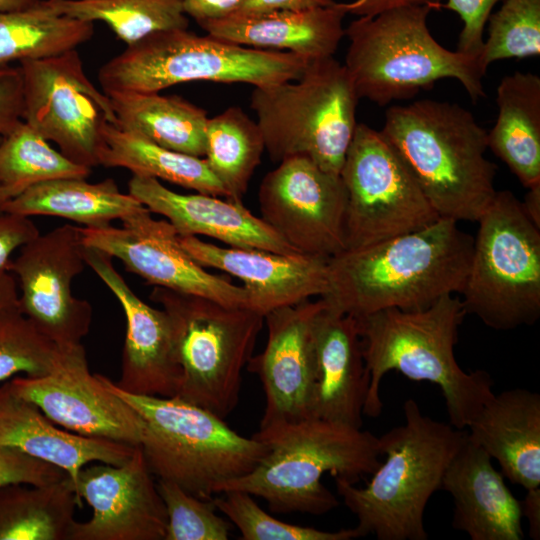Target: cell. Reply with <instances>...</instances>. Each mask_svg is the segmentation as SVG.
Listing matches in <instances>:
<instances>
[{
	"label": "cell",
	"mask_w": 540,
	"mask_h": 540,
	"mask_svg": "<svg viewBox=\"0 0 540 540\" xmlns=\"http://www.w3.org/2000/svg\"><path fill=\"white\" fill-rule=\"evenodd\" d=\"M474 238L458 222L439 218L406 234L328 259L329 292L321 297L354 318L389 308L418 310L460 293Z\"/></svg>",
	"instance_id": "1"
},
{
	"label": "cell",
	"mask_w": 540,
	"mask_h": 540,
	"mask_svg": "<svg viewBox=\"0 0 540 540\" xmlns=\"http://www.w3.org/2000/svg\"><path fill=\"white\" fill-rule=\"evenodd\" d=\"M465 315L460 297L450 294L423 309L389 308L355 318L370 375L363 414H381V381L396 370L411 380L437 385L449 423L466 429L494 392L488 372H466L456 360L454 349Z\"/></svg>",
	"instance_id": "2"
},
{
	"label": "cell",
	"mask_w": 540,
	"mask_h": 540,
	"mask_svg": "<svg viewBox=\"0 0 540 540\" xmlns=\"http://www.w3.org/2000/svg\"><path fill=\"white\" fill-rule=\"evenodd\" d=\"M380 133L440 218L477 222L493 200L497 167L485 157L487 131L455 103L393 105Z\"/></svg>",
	"instance_id": "3"
},
{
	"label": "cell",
	"mask_w": 540,
	"mask_h": 540,
	"mask_svg": "<svg viewBox=\"0 0 540 540\" xmlns=\"http://www.w3.org/2000/svg\"><path fill=\"white\" fill-rule=\"evenodd\" d=\"M403 411L404 423L378 437L385 460L365 487L334 478L363 537L426 540V505L441 489L449 464L467 439L466 429L424 415L413 399L404 402Z\"/></svg>",
	"instance_id": "4"
},
{
	"label": "cell",
	"mask_w": 540,
	"mask_h": 540,
	"mask_svg": "<svg viewBox=\"0 0 540 540\" xmlns=\"http://www.w3.org/2000/svg\"><path fill=\"white\" fill-rule=\"evenodd\" d=\"M253 437L266 443V455L251 472L217 484L214 492H248L276 513H328L339 500L321 482L324 474L355 484L381 463L378 437L318 418L258 431Z\"/></svg>",
	"instance_id": "5"
},
{
	"label": "cell",
	"mask_w": 540,
	"mask_h": 540,
	"mask_svg": "<svg viewBox=\"0 0 540 540\" xmlns=\"http://www.w3.org/2000/svg\"><path fill=\"white\" fill-rule=\"evenodd\" d=\"M428 6L359 17L345 28V64L360 99L386 106L411 99L437 80H458L473 101L485 96L480 55L444 48L429 31Z\"/></svg>",
	"instance_id": "6"
},
{
	"label": "cell",
	"mask_w": 540,
	"mask_h": 540,
	"mask_svg": "<svg viewBox=\"0 0 540 540\" xmlns=\"http://www.w3.org/2000/svg\"><path fill=\"white\" fill-rule=\"evenodd\" d=\"M101 381L141 417L140 446L152 474L211 500L215 486L251 472L267 453L265 442L246 438L224 419L177 396L134 395Z\"/></svg>",
	"instance_id": "7"
},
{
	"label": "cell",
	"mask_w": 540,
	"mask_h": 540,
	"mask_svg": "<svg viewBox=\"0 0 540 540\" xmlns=\"http://www.w3.org/2000/svg\"><path fill=\"white\" fill-rule=\"evenodd\" d=\"M310 61L291 52L251 48L188 29L155 32L98 71L103 91L160 92L196 80L267 86L297 79Z\"/></svg>",
	"instance_id": "8"
},
{
	"label": "cell",
	"mask_w": 540,
	"mask_h": 540,
	"mask_svg": "<svg viewBox=\"0 0 540 540\" xmlns=\"http://www.w3.org/2000/svg\"><path fill=\"white\" fill-rule=\"evenodd\" d=\"M359 100L346 67L331 56L310 61L295 80L254 87L250 105L273 161L302 156L340 175Z\"/></svg>",
	"instance_id": "9"
},
{
	"label": "cell",
	"mask_w": 540,
	"mask_h": 540,
	"mask_svg": "<svg viewBox=\"0 0 540 540\" xmlns=\"http://www.w3.org/2000/svg\"><path fill=\"white\" fill-rule=\"evenodd\" d=\"M167 313L182 375L176 396L225 419L237 406L242 371L253 356L264 316L245 307L154 287Z\"/></svg>",
	"instance_id": "10"
},
{
	"label": "cell",
	"mask_w": 540,
	"mask_h": 540,
	"mask_svg": "<svg viewBox=\"0 0 540 540\" xmlns=\"http://www.w3.org/2000/svg\"><path fill=\"white\" fill-rule=\"evenodd\" d=\"M477 223L460 292L466 314L494 330L535 324L540 317V229L508 190L496 192Z\"/></svg>",
	"instance_id": "11"
},
{
	"label": "cell",
	"mask_w": 540,
	"mask_h": 540,
	"mask_svg": "<svg viewBox=\"0 0 540 540\" xmlns=\"http://www.w3.org/2000/svg\"><path fill=\"white\" fill-rule=\"evenodd\" d=\"M340 176L346 250L422 229L440 217L380 131L358 123Z\"/></svg>",
	"instance_id": "12"
},
{
	"label": "cell",
	"mask_w": 540,
	"mask_h": 540,
	"mask_svg": "<svg viewBox=\"0 0 540 540\" xmlns=\"http://www.w3.org/2000/svg\"><path fill=\"white\" fill-rule=\"evenodd\" d=\"M20 69L23 121L73 162L98 166L103 128L116 117L108 95L87 77L78 51L24 61Z\"/></svg>",
	"instance_id": "13"
},
{
	"label": "cell",
	"mask_w": 540,
	"mask_h": 540,
	"mask_svg": "<svg viewBox=\"0 0 540 540\" xmlns=\"http://www.w3.org/2000/svg\"><path fill=\"white\" fill-rule=\"evenodd\" d=\"M85 266L80 227L66 223L24 244L8 267L19 309L59 348L82 344L90 330L92 306L71 289Z\"/></svg>",
	"instance_id": "14"
},
{
	"label": "cell",
	"mask_w": 540,
	"mask_h": 540,
	"mask_svg": "<svg viewBox=\"0 0 540 540\" xmlns=\"http://www.w3.org/2000/svg\"><path fill=\"white\" fill-rule=\"evenodd\" d=\"M258 201L263 221L299 254L330 259L346 250L340 175L306 157L287 158L265 175Z\"/></svg>",
	"instance_id": "15"
},
{
	"label": "cell",
	"mask_w": 540,
	"mask_h": 540,
	"mask_svg": "<svg viewBox=\"0 0 540 540\" xmlns=\"http://www.w3.org/2000/svg\"><path fill=\"white\" fill-rule=\"evenodd\" d=\"M145 210L123 219L121 227H80L82 242L117 258L128 272L154 287L197 295L230 307L250 308L249 293L199 265L181 246L167 220Z\"/></svg>",
	"instance_id": "16"
},
{
	"label": "cell",
	"mask_w": 540,
	"mask_h": 540,
	"mask_svg": "<svg viewBox=\"0 0 540 540\" xmlns=\"http://www.w3.org/2000/svg\"><path fill=\"white\" fill-rule=\"evenodd\" d=\"M9 383L16 394L69 432L130 446L141 443V417L101 381L99 374L90 373L82 344L60 348L49 373L17 375Z\"/></svg>",
	"instance_id": "17"
},
{
	"label": "cell",
	"mask_w": 540,
	"mask_h": 540,
	"mask_svg": "<svg viewBox=\"0 0 540 540\" xmlns=\"http://www.w3.org/2000/svg\"><path fill=\"white\" fill-rule=\"evenodd\" d=\"M75 490L93 513L74 523L70 540H165L166 508L140 445L120 465H85Z\"/></svg>",
	"instance_id": "18"
},
{
	"label": "cell",
	"mask_w": 540,
	"mask_h": 540,
	"mask_svg": "<svg viewBox=\"0 0 540 540\" xmlns=\"http://www.w3.org/2000/svg\"><path fill=\"white\" fill-rule=\"evenodd\" d=\"M324 300L302 301L264 316V350L247 364L256 374L266 397L259 431L311 418L315 381L314 320Z\"/></svg>",
	"instance_id": "19"
},
{
	"label": "cell",
	"mask_w": 540,
	"mask_h": 540,
	"mask_svg": "<svg viewBox=\"0 0 540 540\" xmlns=\"http://www.w3.org/2000/svg\"><path fill=\"white\" fill-rule=\"evenodd\" d=\"M84 258L119 301L126 317L121 374L115 386L134 395L176 396L182 371L167 313L136 295L110 255L84 245Z\"/></svg>",
	"instance_id": "20"
},
{
	"label": "cell",
	"mask_w": 540,
	"mask_h": 540,
	"mask_svg": "<svg viewBox=\"0 0 540 540\" xmlns=\"http://www.w3.org/2000/svg\"><path fill=\"white\" fill-rule=\"evenodd\" d=\"M179 241L199 265L240 279L249 293L250 309L263 316L329 292L328 259L221 247L196 236H179Z\"/></svg>",
	"instance_id": "21"
},
{
	"label": "cell",
	"mask_w": 540,
	"mask_h": 540,
	"mask_svg": "<svg viewBox=\"0 0 540 540\" xmlns=\"http://www.w3.org/2000/svg\"><path fill=\"white\" fill-rule=\"evenodd\" d=\"M128 193L152 213L166 217L181 237L204 235L229 247L299 254L241 201L199 192L180 194L158 179L140 175L131 177Z\"/></svg>",
	"instance_id": "22"
},
{
	"label": "cell",
	"mask_w": 540,
	"mask_h": 540,
	"mask_svg": "<svg viewBox=\"0 0 540 540\" xmlns=\"http://www.w3.org/2000/svg\"><path fill=\"white\" fill-rule=\"evenodd\" d=\"M314 348L311 418L362 428L370 375L356 319L324 301L314 320Z\"/></svg>",
	"instance_id": "23"
},
{
	"label": "cell",
	"mask_w": 540,
	"mask_h": 540,
	"mask_svg": "<svg viewBox=\"0 0 540 540\" xmlns=\"http://www.w3.org/2000/svg\"><path fill=\"white\" fill-rule=\"evenodd\" d=\"M441 489L454 502L453 528L472 540H522L521 503L506 486L489 454L469 440L449 464Z\"/></svg>",
	"instance_id": "24"
},
{
	"label": "cell",
	"mask_w": 540,
	"mask_h": 540,
	"mask_svg": "<svg viewBox=\"0 0 540 540\" xmlns=\"http://www.w3.org/2000/svg\"><path fill=\"white\" fill-rule=\"evenodd\" d=\"M340 3L302 11L232 13L197 22L206 33L252 48L291 52L308 61L334 56L345 36Z\"/></svg>",
	"instance_id": "25"
},
{
	"label": "cell",
	"mask_w": 540,
	"mask_h": 540,
	"mask_svg": "<svg viewBox=\"0 0 540 540\" xmlns=\"http://www.w3.org/2000/svg\"><path fill=\"white\" fill-rule=\"evenodd\" d=\"M0 446L20 450L62 468L74 487L79 471L92 462L120 465L136 446L81 436L60 429L32 402L0 385Z\"/></svg>",
	"instance_id": "26"
},
{
	"label": "cell",
	"mask_w": 540,
	"mask_h": 540,
	"mask_svg": "<svg viewBox=\"0 0 540 540\" xmlns=\"http://www.w3.org/2000/svg\"><path fill=\"white\" fill-rule=\"evenodd\" d=\"M502 475L525 490L540 487V395L523 388L493 395L466 428Z\"/></svg>",
	"instance_id": "27"
},
{
	"label": "cell",
	"mask_w": 540,
	"mask_h": 540,
	"mask_svg": "<svg viewBox=\"0 0 540 540\" xmlns=\"http://www.w3.org/2000/svg\"><path fill=\"white\" fill-rule=\"evenodd\" d=\"M496 93L498 115L487 145L528 189L540 184V77L514 72Z\"/></svg>",
	"instance_id": "28"
},
{
	"label": "cell",
	"mask_w": 540,
	"mask_h": 540,
	"mask_svg": "<svg viewBox=\"0 0 540 540\" xmlns=\"http://www.w3.org/2000/svg\"><path fill=\"white\" fill-rule=\"evenodd\" d=\"M146 208L131 194L122 193L111 178L97 183L59 178L30 187L8 200L2 210L26 217H61L93 228L122 221Z\"/></svg>",
	"instance_id": "29"
},
{
	"label": "cell",
	"mask_w": 540,
	"mask_h": 540,
	"mask_svg": "<svg viewBox=\"0 0 540 540\" xmlns=\"http://www.w3.org/2000/svg\"><path fill=\"white\" fill-rule=\"evenodd\" d=\"M119 127L171 150L205 156L207 111L176 95L107 93Z\"/></svg>",
	"instance_id": "30"
},
{
	"label": "cell",
	"mask_w": 540,
	"mask_h": 540,
	"mask_svg": "<svg viewBox=\"0 0 540 540\" xmlns=\"http://www.w3.org/2000/svg\"><path fill=\"white\" fill-rule=\"evenodd\" d=\"M99 165L128 169L133 175L161 179L199 193L227 198L205 158L162 147L147 138L106 123Z\"/></svg>",
	"instance_id": "31"
},
{
	"label": "cell",
	"mask_w": 540,
	"mask_h": 540,
	"mask_svg": "<svg viewBox=\"0 0 540 540\" xmlns=\"http://www.w3.org/2000/svg\"><path fill=\"white\" fill-rule=\"evenodd\" d=\"M82 504L69 476L46 485H0V540H70Z\"/></svg>",
	"instance_id": "32"
},
{
	"label": "cell",
	"mask_w": 540,
	"mask_h": 540,
	"mask_svg": "<svg viewBox=\"0 0 540 540\" xmlns=\"http://www.w3.org/2000/svg\"><path fill=\"white\" fill-rule=\"evenodd\" d=\"M93 34L92 22L62 15L45 0L0 12V66L62 54L89 41Z\"/></svg>",
	"instance_id": "33"
},
{
	"label": "cell",
	"mask_w": 540,
	"mask_h": 540,
	"mask_svg": "<svg viewBox=\"0 0 540 540\" xmlns=\"http://www.w3.org/2000/svg\"><path fill=\"white\" fill-rule=\"evenodd\" d=\"M265 151L257 122L240 107L231 106L209 118L205 129V160L227 192L241 201Z\"/></svg>",
	"instance_id": "34"
},
{
	"label": "cell",
	"mask_w": 540,
	"mask_h": 540,
	"mask_svg": "<svg viewBox=\"0 0 540 540\" xmlns=\"http://www.w3.org/2000/svg\"><path fill=\"white\" fill-rule=\"evenodd\" d=\"M56 12L82 21H101L132 45L155 32L187 29L183 0H45Z\"/></svg>",
	"instance_id": "35"
},
{
	"label": "cell",
	"mask_w": 540,
	"mask_h": 540,
	"mask_svg": "<svg viewBox=\"0 0 540 540\" xmlns=\"http://www.w3.org/2000/svg\"><path fill=\"white\" fill-rule=\"evenodd\" d=\"M91 168L55 150L25 121L0 137V187L10 200L30 187L59 178H87Z\"/></svg>",
	"instance_id": "36"
},
{
	"label": "cell",
	"mask_w": 540,
	"mask_h": 540,
	"mask_svg": "<svg viewBox=\"0 0 540 540\" xmlns=\"http://www.w3.org/2000/svg\"><path fill=\"white\" fill-rule=\"evenodd\" d=\"M59 354L60 348L21 312L18 303L0 309V383L19 374L43 376Z\"/></svg>",
	"instance_id": "37"
},
{
	"label": "cell",
	"mask_w": 540,
	"mask_h": 540,
	"mask_svg": "<svg viewBox=\"0 0 540 540\" xmlns=\"http://www.w3.org/2000/svg\"><path fill=\"white\" fill-rule=\"evenodd\" d=\"M486 25L480 52L486 69L495 61L540 54V0H504Z\"/></svg>",
	"instance_id": "38"
},
{
	"label": "cell",
	"mask_w": 540,
	"mask_h": 540,
	"mask_svg": "<svg viewBox=\"0 0 540 540\" xmlns=\"http://www.w3.org/2000/svg\"><path fill=\"white\" fill-rule=\"evenodd\" d=\"M212 500L218 511L239 529L242 540H352L363 537L357 527L335 532L282 522L265 512L253 495L227 490Z\"/></svg>",
	"instance_id": "39"
},
{
	"label": "cell",
	"mask_w": 540,
	"mask_h": 540,
	"mask_svg": "<svg viewBox=\"0 0 540 540\" xmlns=\"http://www.w3.org/2000/svg\"><path fill=\"white\" fill-rule=\"evenodd\" d=\"M167 512L165 540H227L230 522L220 517L213 500L200 499L177 484L157 479Z\"/></svg>",
	"instance_id": "40"
},
{
	"label": "cell",
	"mask_w": 540,
	"mask_h": 540,
	"mask_svg": "<svg viewBox=\"0 0 540 540\" xmlns=\"http://www.w3.org/2000/svg\"><path fill=\"white\" fill-rule=\"evenodd\" d=\"M69 476L62 468L20 450L0 446V485H46Z\"/></svg>",
	"instance_id": "41"
},
{
	"label": "cell",
	"mask_w": 540,
	"mask_h": 540,
	"mask_svg": "<svg viewBox=\"0 0 540 540\" xmlns=\"http://www.w3.org/2000/svg\"><path fill=\"white\" fill-rule=\"evenodd\" d=\"M502 0H447L441 8L459 15L463 23L457 50L480 55L484 43V29L494 6Z\"/></svg>",
	"instance_id": "42"
},
{
	"label": "cell",
	"mask_w": 540,
	"mask_h": 540,
	"mask_svg": "<svg viewBox=\"0 0 540 540\" xmlns=\"http://www.w3.org/2000/svg\"><path fill=\"white\" fill-rule=\"evenodd\" d=\"M23 77L19 67L0 66V136L23 120Z\"/></svg>",
	"instance_id": "43"
},
{
	"label": "cell",
	"mask_w": 540,
	"mask_h": 540,
	"mask_svg": "<svg viewBox=\"0 0 540 540\" xmlns=\"http://www.w3.org/2000/svg\"><path fill=\"white\" fill-rule=\"evenodd\" d=\"M40 234L30 217L0 211V273L8 271L12 254Z\"/></svg>",
	"instance_id": "44"
},
{
	"label": "cell",
	"mask_w": 540,
	"mask_h": 540,
	"mask_svg": "<svg viewBox=\"0 0 540 540\" xmlns=\"http://www.w3.org/2000/svg\"><path fill=\"white\" fill-rule=\"evenodd\" d=\"M340 4L346 14L372 17L387 10L407 6H428L436 10L441 8L443 0H354Z\"/></svg>",
	"instance_id": "45"
},
{
	"label": "cell",
	"mask_w": 540,
	"mask_h": 540,
	"mask_svg": "<svg viewBox=\"0 0 540 540\" xmlns=\"http://www.w3.org/2000/svg\"><path fill=\"white\" fill-rule=\"evenodd\" d=\"M246 0H183L186 15L196 22L234 13Z\"/></svg>",
	"instance_id": "46"
},
{
	"label": "cell",
	"mask_w": 540,
	"mask_h": 540,
	"mask_svg": "<svg viewBox=\"0 0 540 540\" xmlns=\"http://www.w3.org/2000/svg\"><path fill=\"white\" fill-rule=\"evenodd\" d=\"M333 0H246L234 13H263L277 10L302 11L327 7Z\"/></svg>",
	"instance_id": "47"
},
{
	"label": "cell",
	"mask_w": 540,
	"mask_h": 540,
	"mask_svg": "<svg viewBox=\"0 0 540 540\" xmlns=\"http://www.w3.org/2000/svg\"><path fill=\"white\" fill-rule=\"evenodd\" d=\"M525 498L520 501L522 516L529 523V536L534 540L540 538V487L526 490Z\"/></svg>",
	"instance_id": "48"
},
{
	"label": "cell",
	"mask_w": 540,
	"mask_h": 540,
	"mask_svg": "<svg viewBox=\"0 0 540 540\" xmlns=\"http://www.w3.org/2000/svg\"><path fill=\"white\" fill-rule=\"evenodd\" d=\"M18 303V287L14 276L5 271L0 273V309Z\"/></svg>",
	"instance_id": "49"
},
{
	"label": "cell",
	"mask_w": 540,
	"mask_h": 540,
	"mask_svg": "<svg viewBox=\"0 0 540 540\" xmlns=\"http://www.w3.org/2000/svg\"><path fill=\"white\" fill-rule=\"evenodd\" d=\"M521 204L528 218L540 229V184L528 188Z\"/></svg>",
	"instance_id": "50"
},
{
	"label": "cell",
	"mask_w": 540,
	"mask_h": 540,
	"mask_svg": "<svg viewBox=\"0 0 540 540\" xmlns=\"http://www.w3.org/2000/svg\"><path fill=\"white\" fill-rule=\"evenodd\" d=\"M39 1L40 0H0V12L24 9Z\"/></svg>",
	"instance_id": "51"
},
{
	"label": "cell",
	"mask_w": 540,
	"mask_h": 540,
	"mask_svg": "<svg viewBox=\"0 0 540 540\" xmlns=\"http://www.w3.org/2000/svg\"><path fill=\"white\" fill-rule=\"evenodd\" d=\"M1 137V136H0ZM7 202L6 198L3 195V192L0 187V211L2 210L4 204Z\"/></svg>",
	"instance_id": "52"
}]
</instances>
